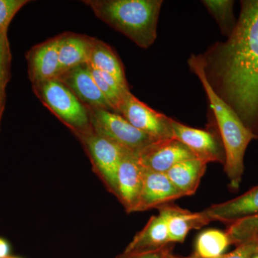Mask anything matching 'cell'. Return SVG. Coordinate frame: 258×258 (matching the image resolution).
Listing matches in <instances>:
<instances>
[{"label":"cell","instance_id":"cell-1","mask_svg":"<svg viewBox=\"0 0 258 258\" xmlns=\"http://www.w3.org/2000/svg\"><path fill=\"white\" fill-rule=\"evenodd\" d=\"M240 5L227 40L198 57L215 93L258 136V0H243Z\"/></svg>","mask_w":258,"mask_h":258},{"label":"cell","instance_id":"cell-29","mask_svg":"<svg viewBox=\"0 0 258 258\" xmlns=\"http://www.w3.org/2000/svg\"><path fill=\"white\" fill-rule=\"evenodd\" d=\"M167 258H189V257H179V256L174 255V254H173L172 253H171V251H169V253H168V254H167Z\"/></svg>","mask_w":258,"mask_h":258},{"label":"cell","instance_id":"cell-14","mask_svg":"<svg viewBox=\"0 0 258 258\" xmlns=\"http://www.w3.org/2000/svg\"><path fill=\"white\" fill-rule=\"evenodd\" d=\"M209 221L230 225L234 222L258 215V185L247 192L225 203L212 205L203 210Z\"/></svg>","mask_w":258,"mask_h":258},{"label":"cell","instance_id":"cell-6","mask_svg":"<svg viewBox=\"0 0 258 258\" xmlns=\"http://www.w3.org/2000/svg\"><path fill=\"white\" fill-rule=\"evenodd\" d=\"M117 113L141 132L156 140L173 139L171 119L152 109L127 91L122 98Z\"/></svg>","mask_w":258,"mask_h":258},{"label":"cell","instance_id":"cell-4","mask_svg":"<svg viewBox=\"0 0 258 258\" xmlns=\"http://www.w3.org/2000/svg\"><path fill=\"white\" fill-rule=\"evenodd\" d=\"M35 96L80 139L93 132L87 108L58 79L32 85Z\"/></svg>","mask_w":258,"mask_h":258},{"label":"cell","instance_id":"cell-21","mask_svg":"<svg viewBox=\"0 0 258 258\" xmlns=\"http://www.w3.org/2000/svg\"><path fill=\"white\" fill-rule=\"evenodd\" d=\"M202 3L216 20L222 34L227 37L230 36L237 23L233 13L234 1L204 0Z\"/></svg>","mask_w":258,"mask_h":258},{"label":"cell","instance_id":"cell-11","mask_svg":"<svg viewBox=\"0 0 258 258\" xmlns=\"http://www.w3.org/2000/svg\"><path fill=\"white\" fill-rule=\"evenodd\" d=\"M144 171L137 153L129 151L125 153L117 172L115 195L128 212H134L138 203L143 185Z\"/></svg>","mask_w":258,"mask_h":258},{"label":"cell","instance_id":"cell-9","mask_svg":"<svg viewBox=\"0 0 258 258\" xmlns=\"http://www.w3.org/2000/svg\"><path fill=\"white\" fill-rule=\"evenodd\" d=\"M137 157L144 169L161 173L167 172L178 163L195 158L186 146L174 138L154 142L139 152Z\"/></svg>","mask_w":258,"mask_h":258},{"label":"cell","instance_id":"cell-19","mask_svg":"<svg viewBox=\"0 0 258 258\" xmlns=\"http://www.w3.org/2000/svg\"><path fill=\"white\" fill-rule=\"evenodd\" d=\"M88 66L97 71L111 75L125 87H128L123 64L109 45L95 38Z\"/></svg>","mask_w":258,"mask_h":258},{"label":"cell","instance_id":"cell-20","mask_svg":"<svg viewBox=\"0 0 258 258\" xmlns=\"http://www.w3.org/2000/svg\"><path fill=\"white\" fill-rule=\"evenodd\" d=\"M227 232L216 229H208L199 234L195 240L192 258H217L225 254L231 245Z\"/></svg>","mask_w":258,"mask_h":258},{"label":"cell","instance_id":"cell-5","mask_svg":"<svg viewBox=\"0 0 258 258\" xmlns=\"http://www.w3.org/2000/svg\"><path fill=\"white\" fill-rule=\"evenodd\" d=\"M86 108L93 132L110 139L126 150L138 154L158 141L135 128L118 113Z\"/></svg>","mask_w":258,"mask_h":258},{"label":"cell","instance_id":"cell-27","mask_svg":"<svg viewBox=\"0 0 258 258\" xmlns=\"http://www.w3.org/2000/svg\"><path fill=\"white\" fill-rule=\"evenodd\" d=\"M10 245L9 242L0 237V258L10 257Z\"/></svg>","mask_w":258,"mask_h":258},{"label":"cell","instance_id":"cell-10","mask_svg":"<svg viewBox=\"0 0 258 258\" xmlns=\"http://www.w3.org/2000/svg\"><path fill=\"white\" fill-rule=\"evenodd\" d=\"M57 79L72 91L84 106L115 112L97 86L87 64L69 70L61 74Z\"/></svg>","mask_w":258,"mask_h":258},{"label":"cell","instance_id":"cell-13","mask_svg":"<svg viewBox=\"0 0 258 258\" xmlns=\"http://www.w3.org/2000/svg\"><path fill=\"white\" fill-rule=\"evenodd\" d=\"M181 198L183 195L171 183L166 173L145 169L142 191L134 212L159 209Z\"/></svg>","mask_w":258,"mask_h":258},{"label":"cell","instance_id":"cell-15","mask_svg":"<svg viewBox=\"0 0 258 258\" xmlns=\"http://www.w3.org/2000/svg\"><path fill=\"white\" fill-rule=\"evenodd\" d=\"M159 213L165 220L171 244L182 243L190 231L198 230L210 222L203 211L191 212L171 204L159 208Z\"/></svg>","mask_w":258,"mask_h":258},{"label":"cell","instance_id":"cell-30","mask_svg":"<svg viewBox=\"0 0 258 258\" xmlns=\"http://www.w3.org/2000/svg\"><path fill=\"white\" fill-rule=\"evenodd\" d=\"M8 258H20V257H11V256H10V257H8Z\"/></svg>","mask_w":258,"mask_h":258},{"label":"cell","instance_id":"cell-22","mask_svg":"<svg viewBox=\"0 0 258 258\" xmlns=\"http://www.w3.org/2000/svg\"><path fill=\"white\" fill-rule=\"evenodd\" d=\"M12 53L8 32L0 35V124L6 104V88L11 78Z\"/></svg>","mask_w":258,"mask_h":258},{"label":"cell","instance_id":"cell-25","mask_svg":"<svg viewBox=\"0 0 258 258\" xmlns=\"http://www.w3.org/2000/svg\"><path fill=\"white\" fill-rule=\"evenodd\" d=\"M258 245V241H251L239 244L232 252L222 254L217 258H250ZM189 258H192L189 257Z\"/></svg>","mask_w":258,"mask_h":258},{"label":"cell","instance_id":"cell-18","mask_svg":"<svg viewBox=\"0 0 258 258\" xmlns=\"http://www.w3.org/2000/svg\"><path fill=\"white\" fill-rule=\"evenodd\" d=\"M208 164L200 159H187L178 163L166 173L183 197L195 195L205 175Z\"/></svg>","mask_w":258,"mask_h":258},{"label":"cell","instance_id":"cell-28","mask_svg":"<svg viewBox=\"0 0 258 258\" xmlns=\"http://www.w3.org/2000/svg\"><path fill=\"white\" fill-rule=\"evenodd\" d=\"M250 258H258V245L252 254H251Z\"/></svg>","mask_w":258,"mask_h":258},{"label":"cell","instance_id":"cell-3","mask_svg":"<svg viewBox=\"0 0 258 258\" xmlns=\"http://www.w3.org/2000/svg\"><path fill=\"white\" fill-rule=\"evenodd\" d=\"M101 21L142 48L157 39L161 0H86L83 1Z\"/></svg>","mask_w":258,"mask_h":258},{"label":"cell","instance_id":"cell-24","mask_svg":"<svg viewBox=\"0 0 258 258\" xmlns=\"http://www.w3.org/2000/svg\"><path fill=\"white\" fill-rule=\"evenodd\" d=\"M29 3L28 0H0V35L8 32L15 15Z\"/></svg>","mask_w":258,"mask_h":258},{"label":"cell","instance_id":"cell-12","mask_svg":"<svg viewBox=\"0 0 258 258\" xmlns=\"http://www.w3.org/2000/svg\"><path fill=\"white\" fill-rule=\"evenodd\" d=\"M58 47L57 36L35 45L27 52L28 78L32 85L57 79L60 76Z\"/></svg>","mask_w":258,"mask_h":258},{"label":"cell","instance_id":"cell-7","mask_svg":"<svg viewBox=\"0 0 258 258\" xmlns=\"http://www.w3.org/2000/svg\"><path fill=\"white\" fill-rule=\"evenodd\" d=\"M173 138L179 141L191 151L197 159L225 164V152L218 132L212 129H198L171 119Z\"/></svg>","mask_w":258,"mask_h":258},{"label":"cell","instance_id":"cell-31","mask_svg":"<svg viewBox=\"0 0 258 258\" xmlns=\"http://www.w3.org/2000/svg\"><path fill=\"white\" fill-rule=\"evenodd\" d=\"M168 253H169V252H168Z\"/></svg>","mask_w":258,"mask_h":258},{"label":"cell","instance_id":"cell-16","mask_svg":"<svg viewBox=\"0 0 258 258\" xmlns=\"http://www.w3.org/2000/svg\"><path fill=\"white\" fill-rule=\"evenodd\" d=\"M165 220L161 214L151 217L145 227L127 246L123 253L152 252L169 247L171 244Z\"/></svg>","mask_w":258,"mask_h":258},{"label":"cell","instance_id":"cell-2","mask_svg":"<svg viewBox=\"0 0 258 258\" xmlns=\"http://www.w3.org/2000/svg\"><path fill=\"white\" fill-rule=\"evenodd\" d=\"M188 62L206 92L213 113V121L216 123L217 132L223 144L225 152L224 170L228 179L229 187L232 191H237L243 176L244 154L249 143L252 140H258V136L244 124L234 110L209 84L198 55H191Z\"/></svg>","mask_w":258,"mask_h":258},{"label":"cell","instance_id":"cell-8","mask_svg":"<svg viewBox=\"0 0 258 258\" xmlns=\"http://www.w3.org/2000/svg\"><path fill=\"white\" fill-rule=\"evenodd\" d=\"M81 139L84 142L98 170L115 195L117 172L120 161L128 150L93 131Z\"/></svg>","mask_w":258,"mask_h":258},{"label":"cell","instance_id":"cell-26","mask_svg":"<svg viewBox=\"0 0 258 258\" xmlns=\"http://www.w3.org/2000/svg\"><path fill=\"white\" fill-rule=\"evenodd\" d=\"M171 251L170 247L159 249L152 252H138V253H123L117 258H167L168 252Z\"/></svg>","mask_w":258,"mask_h":258},{"label":"cell","instance_id":"cell-17","mask_svg":"<svg viewBox=\"0 0 258 258\" xmlns=\"http://www.w3.org/2000/svg\"><path fill=\"white\" fill-rule=\"evenodd\" d=\"M58 37L60 74L81 64H88L95 38L72 32H64Z\"/></svg>","mask_w":258,"mask_h":258},{"label":"cell","instance_id":"cell-23","mask_svg":"<svg viewBox=\"0 0 258 258\" xmlns=\"http://www.w3.org/2000/svg\"><path fill=\"white\" fill-rule=\"evenodd\" d=\"M226 232L230 237L231 243L236 246L258 241V215L231 224Z\"/></svg>","mask_w":258,"mask_h":258}]
</instances>
